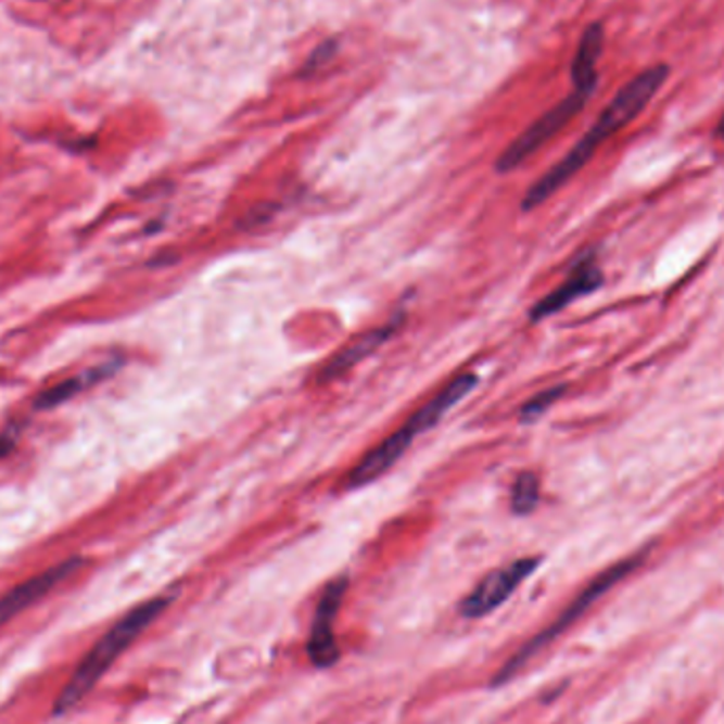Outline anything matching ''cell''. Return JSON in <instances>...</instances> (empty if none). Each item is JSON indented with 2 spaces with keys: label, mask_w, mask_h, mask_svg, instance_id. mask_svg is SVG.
<instances>
[{
  "label": "cell",
  "mask_w": 724,
  "mask_h": 724,
  "mask_svg": "<svg viewBox=\"0 0 724 724\" xmlns=\"http://www.w3.org/2000/svg\"><path fill=\"white\" fill-rule=\"evenodd\" d=\"M670 66L668 64H655L646 71L636 75L630 84L621 87L617 96L610 100V104L599 113L596 124L587 129V134L563 155L561 162H557L554 168L545 172L525 193L521 208L525 213L543 206L549 198L570 182L579 172L583 170L592 157L596 155L597 149L614 136L619 129L627 128L639 113L650 104L655 93L665 86L670 79Z\"/></svg>",
  "instance_id": "6da1fadb"
},
{
  "label": "cell",
  "mask_w": 724,
  "mask_h": 724,
  "mask_svg": "<svg viewBox=\"0 0 724 724\" xmlns=\"http://www.w3.org/2000/svg\"><path fill=\"white\" fill-rule=\"evenodd\" d=\"M479 380L474 373H465L456 378L449 385H445L436 396H432L424 407H420L403 427L390 436H385L380 445H376L350 474L345 477L347 490H358L376 479H380L392 469L411 447V443L424 434L427 430L436 427L458 403H462L470 392L477 388Z\"/></svg>",
  "instance_id": "7a4b0ae2"
},
{
  "label": "cell",
  "mask_w": 724,
  "mask_h": 724,
  "mask_svg": "<svg viewBox=\"0 0 724 724\" xmlns=\"http://www.w3.org/2000/svg\"><path fill=\"white\" fill-rule=\"evenodd\" d=\"M170 604V597H153L117 621L96 646L86 655L73 678L62 688L53 703V716H62L71 712L81 699H86L89 690L102 681V676L113 668V663L128 650L138 638Z\"/></svg>",
  "instance_id": "3957f363"
},
{
  "label": "cell",
  "mask_w": 724,
  "mask_h": 724,
  "mask_svg": "<svg viewBox=\"0 0 724 724\" xmlns=\"http://www.w3.org/2000/svg\"><path fill=\"white\" fill-rule=\"evenodd\" d=\"M639 563H642V555H636V557L623 559V561L614 563L612 568L604 570L579 596L574 597V601L555 619L554 623L545 632H541L538 636H534V638L530 639L528 644H523L512 655L511 659L503 665V670L496 672L492 686H503V684L511 682L532 661V657H536L547 644H551L557 636H561L570 625H574L596 604L599 597L608 594L625 576H630L638 568Z\"/></svg>",
  "instance_id": "277c9868"
},
{
  "label": "cell",
  "mask_w": 724,
  "mask_h": 724,
  "mask_svg": "<svg viewBox=\"0 0 724 724\" xmlns=\"http://www.w3.org/2000/svg\"><path fill=\"white\" fill-rule=\"evenodd\" d=\"M594 93L572 89L570 96H566L559 104H555L551 111H547L543 117H538L530 128L521 136H517L511 144L503 151V155L496 160V172L507 174L519 168L530 155H534L541 147H545L555 134L566 128L589 102Z\"/></svg>",
  "instance_id": "5b68a950"
},
{
  "label": "cell",
  "mask_w": 724,
  "mask_h": 724,
  "mask_svg": "<svg viewBox=\"0 0 724 724\" xmlns=\"http://www.w3.org/2000/svg\"><path fill=\"white\" fill-rule=\"evenodd\" d=\"M538 566L541 557H521L500 570L490 572L460 604L462 617L481 619L498 610L521 587V583L538 570Z\"/></svg>",
  "instance_id": "8992f818"
},
{
  "label": "cell",
  "mask_w": 724,
  "mask_h": 724,
  "mask_svg": "<svg viewBox=\"0 0 724 724\" xmlns=\"http://www.w3.org/2000/svg\"><path fill=\"white\" fill-rule=\"evenodd\" d=\"M347 589V579L340 576L331 581L318 599L312 632L307 639V657L318 670L333 668L340 661V646L335 638V619L340 614L341 601Z\"/></svg>",
  "instance_id": "52a82bcc"
},
{
  "label": "cell",
  "mask_w": 724,
  "mask_h": 724,
  "mask_svg": "<svg viewBox=\"0 0 724 724\" xmlns=\"http://www.w3.org/2000/svg\"><path fill=\"white\" fill-rule=\"evenodd\" d=\"M601 284H604V276H601V269L597 267L596 261L592 256L583 258L574 265L570 276L555 291H551L547 297L541 299L530 309V320H534V322L547 320L555 314H559L563 307H568L570 303H574L576 299L592 295Z\"/></svg>",
  "instance_id": "ba28073f"
},
{
  "label": "cell",
  "mask_w": 724,
  "mask_h": 724,
  "mask_svg": "<svg viewBox=\"0 0 724 724\" xmlns=\"http://www.w3.org/2000/svg\"><path fill=\"white\" fill-rule=\"evenodd\" d=\"M81 566H84L81 557L66 559L45 570L41 574H37L35 579H28L22 585L13 587L7 596L0 597V627L7 621H11L13 617H17L20 612H24L26 608H30L33 604H37L41 597L47 596L51 589H55L60 583H64L68 576H73Z\"/></svg>",
  "instance_id": "9c48e42d"
},
{
  "label": "cell",
  "mask_w": 724,
  "mask_h": 724,
  "mask_svg": "<svg viewBox=\"0 0 724 724\" xmlns=\"http://www.w3.org/2000/svg\"><path fill=\"white\" fill-rule=\"evenodd\" d=\"M401 325H403V316H394L382 327H376V329L367 331L365 335H360L358 340L347 343L333 358L327 360V365L318 373V382L329 384V382L340 380L341 376L352 371L358 363H363L365 358L376 354L385 341L392 340L394 333L401 329Z\"/></svg>",
  "instance_id": "30bf717a"
},
{
  "label": "cell",
  "mask_w": 724,
  "mask_h": 724,
  "mask_svg": "<svg viewBox=\"0 0 724 724\" xmlns=\"http://www.w3.org/2000/svg\"><path fill=\"white\" fill-rule=\"evenodd\" d=\"M604 26L601 24H589L581 37V43L576 49V55L572 60V86L579 91L594 93L597 87V62L604 51Z\"/></svg>",
  "instance_id": "8fae6325"
},
{
  "label": "cell",
  "mask_w": 724,
  "mask_h": 724,
  "mask_svg": "<svg viewBox=\"0 0 724 724\" xmlns=\"http://www.w3.org/2000/svg\"><path fill=\"white\" fill-rule=\"evenodd\" d=\"M115 369V365H102L98 367L96 371L87 373V376H79V378H71V380H64L60 384L51 385L49 390L41 392L35 401V409L37 411H45V409H53L71 398H75L81 390H86L87 385L96 384L98 380L106 378L111 371Z\"/></svg>",
  "instance_id": "7c38bea8"
},
{
  "label": "cell",
  "mask_w": 724,
  "mask_h": 724,
  "mask_svg": "<svg viewBox=\"0 0 724 724\" xmlns=\"http://www.w3.org/2000/svg\"><path fill=\"white\" fill-rule=\"evenodd\" d=\"M541 503V479L525 470L515 477L511 490V511L519 517H525L536 511Z\"/></svg>",
  "instance_id": "4fadbf2b"
},
{
  "label": "cell",
  "mask_w": 724,
  "mask_h": 724,
  "mask_svg": "<svg viewBox=\"0 0 724 724\" xmlns=\"http://www.w3.org/2000/svg\"><path fill=\"white\" fill-rule=\"evenodd\" d=\"M566 392V385H554L536 396H532L523 407H521V422L530 424V422H536L541 420L555 403L561 398V394Z\"/></svg>",
  "instance_id": "5bb4252c"
},
{
  "label": "cell",
  "mask_w": 724,
  "mask_h": 724,
  "mask_svg": "<svg viewBox=\"0 0 724 724\" xmlns=\"http://www.w3.org/2000/svg\"><path fill=\"white\" fill-rule=\"evenodd\" d=\"M338 41L335 39H329V41H325V43L318 45L314 51H312V55L305 60V64H303V73L307 75V73H316L318 68H322V66H327L335 55H338Z\"/></svg>",
  "instance_id": "9a60e30c"
},
{
  "label": "cell",
  "mask_w": 724,
  "mask_h": 724,
  "mask_svg": "<svg viewBox=\"0 0 724 724\" xmlns=\"http://www.w3.org/2000/svg\"><path fill=\"white\" fill-rule=\"evenodd\" d=\"M15 449V439L13 434H0V460L7 458Z\"/></svg>",
  "instance_id": "2e32d148"
},
{
  "label": "cell",
  "mask_w": 724,
  "mask_h": 724,
  "mask_svg": "<svg viewBox=\"0 0 724 724\" xmlns=\"http://www.w3.org/2000/svg\"><path fill=\"white\" fill-rule=\"evenodd\" d=\"M716 134H719V138L721 140H724V117L721 119V124H719V128H716Z\"/></svg>",
  "instance_id": "e0dca14e"
}]
</instances>
